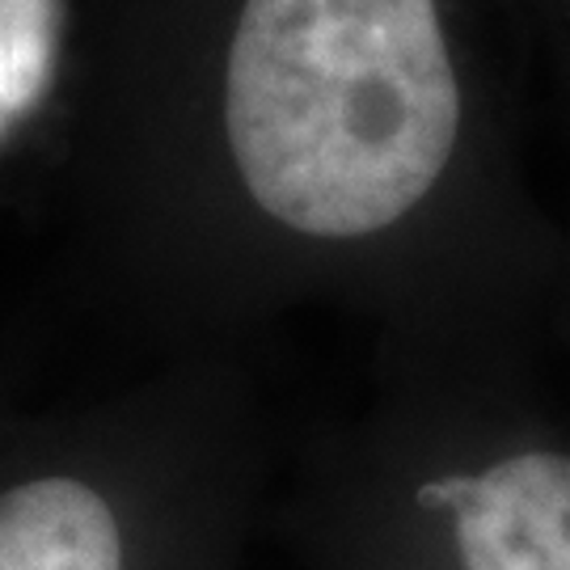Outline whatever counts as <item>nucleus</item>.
Segmentation results:
<instances>
[{"label": "nucleus", "instance_id": "obj_1", "mask_svg": "<svg viewBox=\"0 0 570 570\" xmlns=\"http://www.w3.org/2000/svg\"><path fill=\"white\" fill-rule=\"evenodd\" d=\"M228 144L263 212L313 237L397 225L449 174L461 81L435 0H245Z\"/></svg>", "mask_w": 570, "mask_h": 570}, {"label": "nucleus", "instance_id": "obj_2", "mask_svg": "<svg viewBox=\"0 0 570 570\" xmlns=\"http://www.w3.org/2000/svg\"><path fill=\"white\" fill-rule=\"evenodd\" d=\"M461 570H570V452L515 449L419 487Z\"/></svg>", "mask_w": 570, "mask_h": 570}, {"label": "nucleus", "instance_id": "obj_3", "mask_svg": "<svg viewBox=\"0 0 570 570\" xmlns=\"http://www.w3.org/2000/svg\"><path fill=\"white\" fill-rule=\"evenodd\" d=\"M0 570H131L115 503L77 473L0 490Z\"/></svg>", "mask_w": 570, "mask_h": 570}, {"label": "nucleus", "instance_id": "obj_4", "mask_svg": "<svg viewBox=\"0 0 570 570\" xmlns=\"http://www.w3.org/2000/svg\"><path fill=\"white\" fill-rule=\"evenodd\" d=\"M60 0H0V131L51 81Z\"/></svg>", "mask_w": 570, "mask_h": 570}]
</instances>
